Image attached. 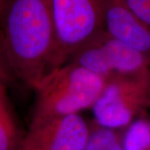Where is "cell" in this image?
Masks as SVG:
<instances>
[{"label": "cell", "mask_w": 150, "mask_h": 150, "mask_svg": "<svg viewBox=\"0 0 150 150\" xmlns=\"http://www.w3.org/2000/svg\"><path fill=\"white\" fill-rule=\"evenodd\" d=\"M0 114H13L6 93L5 84L3 83H0Z\"/></svg>", "instance_id": "obj_13"}, {"label": "cell", "mask_w": 150, "mask_h": 150, "mask_svg": "<svg viewBox=\"0 0 150 150\" xmlns=\"http://www.w3.org/2000/svg\"><path fill=\"white\" fill-rule=\"evenodd\" d=\"M11 79H12V74L6 64L3 49H2V45H1V39H0V83L5 84L6 83L9 82Z\"/></svg>", "instance_id": "obj_12"}, {"label": "cell", "mask_w": 150, "mask_h": 150, "mask_svg": "<svg viewBox=\"0 0 150 150\" xmlns=\"http://www.w3.org/2000/svg\"><path fill=\"white\" fill-rule=\"evenodd\" d=\"M97 38L103 49L112 76L150 74V58L109 37L103 31Z\"/></svg>", "instance_id": "obj_7"}, {"label": "cell", "mask_w": 150, "mask_h": 150, "mask_svg": "<svg viewBox=\"0 0 150 150\" xmlns=\"http://www.w3.org/2000/svg\"><path fill=\"white\" fill-rule=\"evenodd\" d=\"M90 129L79 113L30 123L20 150H83Z\"/></svg>", "instance_id": "obj_5"}, {"label": "cell", "mask_w": 150, "mask_h": 150, "mask_svg": "<svg viewBox=\"0 0 150 150\" xmlns=\"http://www.w3.org/2000/svg\"><path fill=\"white\" fill-rule=\"evenodd\" d=\"M124 150H150L149 120L137 118L122 134Z\"/></svg>", "instance_id": "obj_9"}, {"label": "cell", "mask_w": 150, "mask_h": 150, "mask_svg": "<svg viewBox=\"0 0 150 150\" xmlns=\"http://www.w3.org/2000/svg\"><path fill=\"white\" fill-rule=\"evenodd\" d=\"M1 45L12 75L33 89L54 69L56 33L52 0H5Z\"/></svg>", "instance_id": "obj_1"}, {"label": "cell", "mask_w": 150, "mask_h": 150, "mask_svg": "<svg viewBox=\"0 0 150 150\" xmlns=\"http://www.w3.org/2000/svg\"><path fill=\"white\" fill-rule=\"evenodd\" d=\"M148 108H150V95L149 98V101H148Z\"/></svg>", "instance_id": "obj_15"}, {"label": "cell", "mask_w": 150, "mask_h": 150, "mask_svg": "<svg viewBox=\"0 0 150 150\" xmlns=\"http://www.w3.org/2000/svg\"><path fill=\"white\" fill-rule=\"evenodd\" d=\"M105 81L72 63L50 70L33 88L36 98L30 123L92 108Z\"/></svg>", "instance_id": "obj_2"}, {"label": "cell", "mask_w": 150, "mask_h": 150, "mask_svg": "<svg viewBox=\"0 0 150 150\" xmlns=\"http://www.w3.org/2000/svg\"><path fill=\"white\" fill-rule=\"evenodd\" d=\"M134 14L150 27V0H123Z\"/></svg>", "instance_id": "obj_11"}, {"label": "cell", "mask_w": 150, "mask_h": 150, "mask_svg": "<svg viewBox=\"0 0 150 150\" xmlns=\"http://www.w3.org/2000/svg\"><path fill=\"white\" fill-rule=\"evenodd\" d=\"M22 138L13 114H0V150H20Z\"/></svg>", "instance_id": "obj_10"}, {"label": "cell", "mask_w": 150, "mask_h": 150, "mask_svg": "<svg viewBox=\"0 0 150 150\" xmlns=\"http://www.w3.org/2000/svg\"><path fill=\"white\" fill-rule=\"evenodd\" d=\"M4 4H5V0H0V20H1L2 14H3V11H4Z\"/></svg>", "instance_id": "obj_14"}, {"label": "cell", "mask_w": 150, "mask_h": 150, "mask_svg": "<svg viewBox=\"0 0 150 150\" xmlns=\"http://www.w3.org/2000/svg\"><path fill=\"white\" fill-rule=\"evenodd\" d=\"M103 1L52 0L56 33L54 69L65 64L77 50L103 31Z\"/></svg>", "instance_id": "obj_3"}, {"label": "cell", "mask_w": 150, "mask_h": 150, "mask_svg": "<svg viewBox=\"0 0 150 150\" xmlns=\"http://www.w3.org/2000/svg\"><path fill=\"white\" fill-rule=\"evenodd\" d=\"M149 129H150V120L149 121Z\"/></svg>", "instance_id": "obj_16"}, {"label": "cell", "mask_w": 150, "mask_h": 150, "mask_svg": "<svg viewBox=\"0 0 150 150\" xmlns=\"http://www.w3.org/2000/svg\"><path fill=\"white\" fill-rule=\"evenodd\" d=\"M150 95V74L139 77L113 75L105 81L92 107L95 123L110 129H126L144 108Z\"/></svg>", "instance_id": "obj_4"}, {"label": "cell", "mask_w": 150, "mask_h": 150, "mask_svg": "<svg viewBox=\"0 0 150 150\" xmlns=\"http://www.w3.org/2000/svg\"><path fill=\"white\" fill-rule=\"evenodd\" d=\"M103 29L109 37L150 58V27L123 0H104Z\"/></svg>", "instance_id": "obj_6"}, {"label": "cell", "mask_w": 150, "mask_h": 150, "mask_svg": "<svg viewBox=\"0 0 150 150\" xmlns=\"http://www.w3.org/2000/svg\"><path fill=\"white\" fill-rule=\"evenodd\" d=\"M83 150H124L122 134L118 130L103 128L94 123Z\"/></svg>", "instance_id": "obj_8"}]
</instances>
